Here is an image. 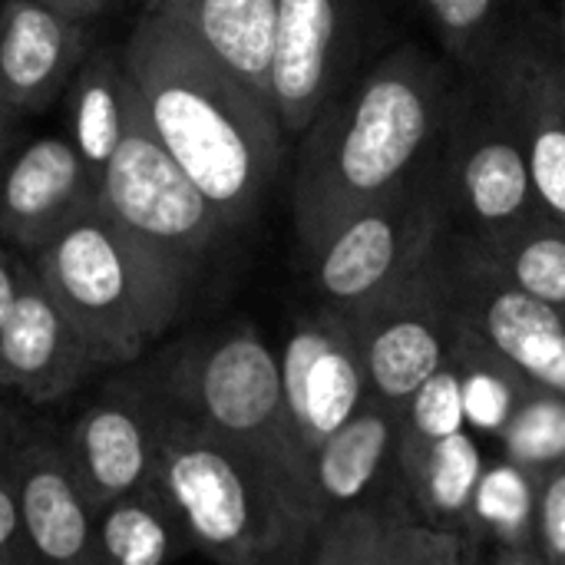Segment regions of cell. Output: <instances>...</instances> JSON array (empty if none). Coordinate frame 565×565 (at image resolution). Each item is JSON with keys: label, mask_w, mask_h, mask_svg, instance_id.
Instances as JSON below:
<instances>
[{"label": "cell", "mask_w": 565, "mask_h": 565, "mask_svg": "<svg viewBox=\"0 0 565 565\" xmlns=\"http://www.w3.org/2000/svg\"><path fill=\"white\" fill-rule=\"evenodd\" d=\"M457 83L424 46H397L348 96H331L301 136L291 209L311 255L344 218L427 175L450 119Z\"/></svg>", "instance_id": "cell-1"}, {"label": "cell", "mask_w": 565, "mask_h": 565, "mask_svg": "<svg viewBox=\"0 0 565 565\" xmlns=\"http://www.w3.org/2000/svg\"><path fill=\"white\" fill-rule=\"evenodd\" d=\"M119 56L159 146L199 185L228 232L248 225L285 152L271 103L152 7L132 23Z\"/></svg>", "instance_id": "cell-2"}, {"label": "cell", "mask_w": 565, "mask_h": 565, "mask_svg": "<svg viewBox=\"0 0 565 565\" xmlns=\"http://www.w3.org/2000/svg\"><path fill=\"white\" fill-rule=\"evenodd\" d=\"M156 483L192 553L212 565H308L321 526L311 497L262 457L169 407Z\"/></svg>", "instance_id": "cell-3"}, {"label": "cell", "mask_w": 565, "mask_h": 565, "mask_svg": "<svg viewBox=\"0 0 565 565\" xmlns=\"http://www.w3.org/2000/svg\"><path fill=\"white\" fill-rule=\"evenodd\" d=\"M30 271L66 315L96 367L132 364L179 318L192 275L103 209L86 212L30 255Z\"/></svg>", "instance_id": "cell-4"}, {"label": "cell", "mask_w": 565, "mask_h": 565, "mask_svg": "<svg viewBox=\"0 0 565 565\" xmlns=\"http://www.w3.org/2000/svg\"><path fill=\"white\" fill-rule=\"evenodd\" d=\"M152 384L172 414L262 457L311 497L308 460L285 407L278 351L255 324L232 321L182 341Z\"/></svg>", "instance_id": "cell-5"}, {"label": "cell", "mask_w": 565, "mask_h": 565, "mask_svg": "<svg viewBox=\"0 0 565 565\" xmlns=\"http://www.w3.org/2000/svg\"><path fill=\"white\" fill-rule=\"evenodd\" d=\"M473 76L470 86L457 89L434 159V185L447 225L483 242L546 209L536 199L523 142L497 89L483 73Z\"/></svg>", "instance_id": "cell-6"}, {"label": "cell", "mask_w": 565, "mask_h": 565, "mask_svg": "<svg viewBox=\"0 0 565 565\" xmlns=\"http://www.w3.org/2000/svg\"><path fill=\"white\" fill-rule=\"evenodd\" d=\"M434 169L344 218L308 258L318 305L354 315L414 278L447 235Z\"/></svg>", "instance_id": "cell-7"}, {"label": "cell", "mask_w": 565, "mask_h": 565, "mask_svg": "<svg viewBox=\"0 0 565 565\" xmlns=\"http://www.w3.org/2000/svg\"><path fill=\"white\" fill-rule=\"evenodd\" d=\"M96 209L192 278L212 248L232 235L199 185L149 132L139 106L99 175Z\"/></svg>", "instance_id": "cell-8"}, {"label": "cell", "mask_w": 565, "mask_h": 565, "mask_svg": "<svg viewBox=\"0 0 565 565\" xmlns=\"http://www.w3.org/2000/svg\"><path fill=\"white\" fill-rule=\"evenodd\" d=\"M437 268L454 318L516 364L530 384L565 397V315L516 288L483 245L447 228Z\"/></svg>", "instance_id": "cell-9"}, {"label": "cell", "mask_w": 565, "mask_h": 565, "mask_svg": "<svg viewBox=\"0 0 565 565\" xmlns=\"http://www.w3.org/2000/svg\"><path fill=\"white\" fill-rule=\"evenodd\" d=\"M344 318L354 331L371 397L397 411L450 361L457 318L437 268V252L401 288Z\"/></svg>", "instance_id": "cell-10"}, {"label": "cell", "mask_w": 565, "mask_h": 565, "mask_svg": "<svg viewBox=\"0 0 565 565\" xmlns=\"http://www.w3.org/2000/svg\"><path fill=\"white\" fill-rule=\"evenodd\" d=\"M166 401L156 384L132 377L106 384L60 437L66 463L93 510L156 480Z\"/></svg>", "instance_id": "cell-11"}, {"label": "cell", "mask_w": 565, "mask_h": 565, "mask_svg": "<svg viewBox=\"0 0 565 565\" xmlns=\"http://www.w3.org/2000/svg\"><path fill=\"white\" fill-rule=\"evenodd\" d=\"M278 371L305 460L371 397L354 331L344 315L324 305L291 321L278 348Z\"/></svg>", "instance_id": "cell-12"}, {"label": "cell", "mask_w": 565, "mask_h": 565, "mask_svg": "<svg viewBox=\"0 0 565 565\" xmlns=\"http://www.w3.org/2000/svg\"><path fill=\"white\" fill-rule=\"evenodd\" d=\"M477 73L497 89L530 162L540 205L565 222V53L520 26Z\"/></svg>", "instance_id": "cell-13"}, {"label": "cell", "mask_w": 565, "mask_h": 565, "mask_svg": "<svg viewBox=\"0 0 565 565\" xmlns=\"http://www.w3.org/2000/svg\"><path fill=\"white\" fill-rule=\"evenodd\" d=\"M99 179L66 136H33L0 162V238L40 252L96 209Z\"/></svg>", "instance_id": "cell-14"}, {"label": "cell", "mask_w": 565, "mask_h": 565, "mask_svg": "<svg viewBox=\"0 0 565 565\" xmlns=\"http://www.w3.org/2000/svg\"><path fill=\"white\" fill-rule=\"evenodd\" d=\"M7 460L30 565H93L96 510L79 490L60 437L17 434Z\"/></svg>", "instance_id": "cell-15"}, {"label": "cell", "mask_w": 565, "mask_h": 565, "mask_svg": "<svg viewBox=\"0 0 565 565\" xmlns=\"http://www.w3.org/2000/svg\"><path fill=\"white\" fill-rule=\"evenodd\" d=\"M348 0H278L268 103L285 136H305L324 103L334 96Z\"/></svg>", "instance_id": "cell-16"}, {"label": "cell", "mask_w": 565, "mask_h": 565, "mask_svg": "<svg viewBox=\"0 0 565 565\" xmlns=\"http://www.w3.org/2000/svg\"><path fill=\"white\" fill-rule=\"evenodd\" d=\"M93 371L99 367L86 344L26 265L0 328V387L33 407H46L70 397Z\"/></svg>", "instance_id": "cell-17"}, {"label": "cell", "mask_w": 565, "mask_h": 565, "mask_svg": "<svg viewBox=\"0 0 565 565\" xmlns=\"http://www.w3.org/2000/svg\"><path fill=\"white\" fill-rule=\"evenodd\" d=\"M89 53L83 20L46 0H0V106L43 113Z\"/></svg>", "instance_id": "cell-18"}, {"label": "cell", "mask_w": 565, "mask_h": 565, "mask_svg": "<svg viewBox=\"0 0 565 565\" xmlns=\"http://www.w3.org/2000/svg\"><path fill=\"white\" fill-rule=\"evenodd\" d=\"M401 411L367 397L348 424H341L308 460L311 497L318 516L374 507L384 487H394ZM397 490V487H394Z\"/></svg>", "instance_id": "cell-19"}, {"label": "cell", "mask_w": 565, "mask_h": 565, "mask_svg": "<svg viewBox=\"0 0 565 565\" xmlns=\"http://www.w3.org/2000/svg\"><path fill=\"white\" fill-rule=\"evenodd\" d=\"M195 46L268 99V63L278 0H149Z\"/></svg>", "instance_id": "cell-20"}, {"label": "cell", "mask_w": 565, "mask_h": 565, "mask_svg": "<svg viewBox=\"0 0 565 565\" xmlns=\"http://www.w3.org/2000/svg\"><path fill=\"white\" fill-rule=\"evenodd\" d=\"M136 113V96L122 66L119 50L89 46L73 79L63 89L66 139L89 162L96 179L103 175L109 156L116 152L129 119Z\"/></svg>", "instance_id": "cell-21"}, {"label": "cell", "mask_w": 565, "mask_h": 565, "mask_svg": "<svg viewBox=\"0 0 565 565\" xmlns=\"http://www.w3.org/2000/svg\"><path fill=\"white\" fill-rule=\"evenodd\" d=\"M185 553V530L156 480L96 510L93 565H179Z\"/></svg>", "instance_id": "cell-22"}, {"label": "cell", "mask_w": 565, "mask_h": 565, "mask_svg": "<svg viewBox=\"0 0 565 565\" xmlns=\"http://www.w3.org/2000/svg\"><path fill=\"white\" fill-rule=\"evenodd\" d=\"M483 470H487V454L480 447V437L460 430L430 450L427 463L420 467L417 480L404 490L401 503L420 523L467 540L470 507Z\"/></svg>", "instance_id": "cell-23"}, {"label": "cell", "mask_w": 565, "mask_h": 565, "mask_svg": "<svg viewBox=\"0 0 565 565\" xmlns=\"http://www.w3.org/2000/svg\"><path fill=\"white\" fill-rule=\"evenodd\" d=\"M450 367L460 377L467 430L490 440H497L507 430L526 394L536 387L516 364H510L500 351H493L460 321L450 341Z\"/></svg>", "instance_id": "cell-24"}, {"label": "cell", "mask_w": 565, "mask_h": 565, "mask_svg": "<svg viewBox=\"0 0 565 565\" xmlns=\"http://www.w3.org/2000/svg\"><path fill=\"white\" fill-rule=\"evenodd\" d=\"M540 480L516 463L497 457L487 460L480 477L467 543L480 546H510V550H536V513H540Z\"/></svg>", "instance_id": "cell-25"}, {"label": "cell", "mask_w": 565, "mask_h": 565, "mask_svg": "<svg viewBox=\"0 0 565 565\" xmlns=\"http://www.w3.org/2000/svg\"><path fill=\"white\" fill-rule=\"evenodd\" d=\"M480 245L516 288L565 315V222L540 212Z\"/></svg>", "instance_id": "cell-26"}, {"label": "cell", "mask_w": 565, "mask_h": 565, "mask_svg": "<svg viewBox=\"0 0 565 565\" xmlns=\"http://www.w3.org/2000/svg\"><path fill=\"white\" fill-rule=\"evenodd\" d=\"M460 430H467L463 391H460L457 371L447 361L430 381L417 387V394L401 411V430H397V450H394V487L401 497L417 480L430 450Z\"/></svg>", "instance_id": "cell-27"}, {"label": "cell", "mask_w": 565, "mask_h": 565, "mask_svg": "<svg viewBox=\"0 0 565 565\" xmlns=\"http://www.w3.org/2000/svg\"><path fill=\"white\" fill-rule=\"evenodd\" d=\"M450 56L477 73L523 23L520 0H420Z\"/></svg>", "instance_id": "cell-28"}, {"label": "cell", "mask_w": 565, "mask_h": 565, "mask_svg": "<svg viewBox=\"0 0 565 565\" xmlns=\"http://www.w3.org/2000/svg\"><path fill=\"white\" fill-rule=\"evenodd\" d=\"M500 457L533 473L540 483L565 467V397L533 387L507 430L497 437Z\"/></svg>", "instance_id": "cell-29"}, {"label": "cell", "mask_w": 565, "mask_h": 565, "mask_svg": "<svg viewBox=\"0 0 565 565\" xmlns=\"http://www.w3.org/2000/svg\"><path fill=\"white\" fill-rule=\"evenodd\" d=\"M394 513L397 507L374 503L321 520L308 565H391Z\"/></svg>", "instance_id": "cell-30"}, {"label": "cell", "mask_w": 565, "mask_h": 565, "mask_svg": "<svg viewBox=\"0 0 565 565\" xmlns=\"http://www.w3.org/2000/svg\"><path fill=\"white\" fill-rule=\"evenodd\" d=\"M391 565H470V543L434 530L407 507H397L391 526Z\"/></svg>", "instance_id": "cell-31"}, {"label": "cell", "mask_w": 565, "mask_h": 565, "mask_svg": "<svg viewBox=\"0 0 565 565\" xmlns=\"http://www.w3.org/2000/svg\"><path fill=\"white\" fill-rule=\"evenodd\" d=\"M536 550L546 565H565V467L550 473L540 487Z\"/></svg>", "instance_id": "cell-32"}, {"label": "cell", "mask_w": 565, "mask_h": 565, "mask_svg": "<svg viewBox=\"0 0 565 565\" xmlns=\"http://www.w3.org/2000/svg\"><path fill=\"white\" fill-rule=\"evenodd\" d=\"M7 454H10V447L0 454V565H30L26 546H23L20 510H17V493H13V477H10Z\"/></svg>", "instance_id": "cell-33"}, {"label": "cell", "mask_w": 565, "mask_h": 565, "mask_svg": "<svg viewBox=\"0 0 565 565\" xmlns=\"http://www.w3.org/2000/svg\"><path fill=\"white\" fill-rule=\"evenodd\" d=\"M470 565H546L540 550H510V546H473L470 543Z\"/></svg>", "instance_id": "cell-34"}, {"label": "cell", "mask_w": 565, "mask_h": 565, "mask_svg": "<svg viewBox=\"0 0 565 565\" xmlns=\"http://www.w3.org/2000/svg\"><path fill=\"white\" fill-rule=\"evenodd\" d=\"M23 271H26V265L17 262L10 252L0 248V328H3V321H7V315H10V308H13V301H17Z\"/></svg>", "instance_id": "cell-35"}, {"label": "cell", "mask_w": 565, "mask_h": 565, "mask_svg": "<svg viewBox=\"0 0 565 565\" xmlns=\"http://www.w3.org/2000/svg\"><path fill=\"white\" fill-rule=\"evenodd\" d=\"M46 3H53L56 10H63V13H70L73 20H89V17H96L99 10H106L113 0H46Z\"/></svg>", "instance_id": "cell-36"}, {"label": "cell", "mask_w": 565, "mask_h": 565, "mask_svg": "<svg viewBox=\"0 0 565 565\" xmlns=\"http://www.w3.org/2000/svg\"><path fill=\"white\" fill-rule=\"evenodd\" d=\"M13 113L7 109V106H0V162H3V156L10 152V126H13Z\"/></svg>", "instance_id": "cell-37"}, {"label": "cell", "mask_w": 565, "mask_h": 565, "mask_svg": "<svg viewBox=\"0 0 565 565\" xmlns=\"http://www.w3.org/2000/svg\"><path fill=\"white\" fill-rule=\"evenodd\" d=\"M0 391H3V387H0ZM13 437H17V430L7 424V414H3V407H0V454L10 447V440H13Z\"/></svg>", "instance_id": "cell-38"}, {"label": "cell", "mask_w": 565, "mask_h": 565, "mask_svg": "<svg viewBox=\"0 0 565 565\" xmlns=\"http://www.w3.org/2000/svg\"><path fill=\"white\" fill-rule=\"evenodd\" d=\"M559 43H563L565 53V0H559Z\"/></svg>", "instance_id": "cell-39"}, {"label": "cell", "mask_w": 565, "mask_h": 565, "mask_svg": "<svg viewBox=\"0 0 565 565\" xmlns=\"http://www.w3.org/2000/svg\"><path fill=\"white\" fill-rule=\"evenodd\" d=\"M142 3H149V0H142Z\"/></svg>", "instance_id": "cell-40"}, {"label": "cell", "mask_w": 565, "mask_h": 565, "mask_svg": "<svg viewBox=\"0 0 565 565\" xmlns=\"http://www.w3.org/2000/svg\"><path fill=\"white\" fill-rule=\"evenodd\" d=\"M179 565H182V563H179Z\"/></svg>", "instance_id": "cell-41"}]
</instances>
